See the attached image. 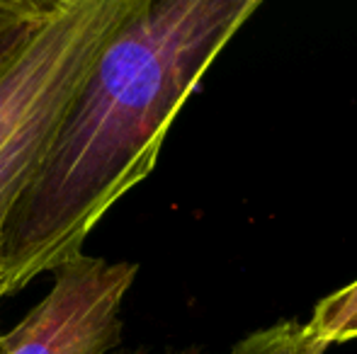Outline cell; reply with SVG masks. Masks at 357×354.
Wrapping results in <instances>:
<instances>
[{"label": "cell", "instance_id": "obj_7", "mask_svg": "<svg viewBox=\"0 0 357 354\" xmlns=\"http://www.w3.org/2000/svg\"><path fill=\"white\" fill-rule=\"evenodd\" d=\"M355 337H357V313H355V316L350 318V321L345 323V325L338 330V335H335L333 345H335V342H348V340H355Z\"/></svg>", "mask_w": 357, "mask_h": 354}, {"label": "cell", "instance_id": "obj_5", "mask_svg": "<svg viewBox=\"0 0 357 354\" xmlns=\"http://www.w3.org/2000/svg\"><path fill=\"white\" fill-rule=\"evenodd\" d=\"M54 0H0V71L47 19Z\"/></svg>", "mask_w": 357, "mask_h": 354}, {"label": "cell", "instance_id": "obj_2", "mask_svg": "<svg viewBox=\"0 0 357 354\" xmlns=\"http://www.w3.org/2000/svg\"><path fill=\"white\" fill-rule=\"evenodd\" d=\"M134 3L54 0L42 27L0 71V246L85 73Z\"/></svg>", "mask_w": 357, "mask_h": 354}, {"label": "cell", "instance_id": "obj_4", "mask_svg": "<svg viewBox=\"0 0 357 354\" xmlns=\"http://www.w3.org/2000/svg\"><path fill=\"white\" fill-rule=\"evenodd\" d=\"M328 345L306 328V323L282 321L245 335L226 354H324Z\"/></svg>", "mask_w": 357, "mask_h": 354}, {"label": "cell", "instance_id": "obj_3", "mask_svg": "<svg viewBox=\"0 0 357 354\" xmlns=\"http://www.w3.org/2000/svg\"><path fill=\"white\" fill-rule=\"evenodd\" d=\"M52 274L47 296L0 335V354H117L139 267L83 252Z\"/></svg>", "mask_w": 357, "mask_h": 354}, {"label": "cell", "instance_id": "obj_1", "mask_svg": "<svg viewBox=\"0 0 357 354\" xmlns=\"http://www.w3.org/2000/svg\"><path fill=\"white\" fill-rule=\"evenodd\" d=\"M260 0H137L109 34L15 207L0 293L15 296L83 248L155 168L170 124Z\"/></svg>", "mask_w": 357, "mask_h": 354}, {"label": "cell", "instance_id": "obj_6", "mask_svg": "<svg viewBox=\"0 0 357 354\" xmlns=\"http://www.w3.org/2000/svg\"><path fill=\"white\" fill-rule=\"evenodd\" d=\"M357 313V279L345 284L343 289L328 293L316 303L314 313L306 321V328L319 337L324 345H333L338 330Z\"/></svg>", "mask_w": 357, "mask_h": 354}, {"label": "cell", "instance_id": "obj_8", "mask_svg": "<svg viewBox=\"0 0 357 354\" xmlns=\"http://www.w3.org/2000/svg\"><path fill=\"white\" fill-rule=\"evenodd\" d=\"M117 354H202L197 347H185V350H119Z\"/></svg>", "mask_w": 357, "mask_h": 354}]
</instances>
